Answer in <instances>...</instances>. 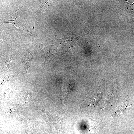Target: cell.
I'll use <instances>...</instances> for the list:
<instances>
[{
  "label": "cell",
  "mask_w": 134,
  "mask_h": 134,
  "mask_svg": "<svg viewBox=\"0 0 134 134\" xmlns=\"http://www.w3.org/2000/svg\"><path fill=\"white\" fill-rule=\"evenodd\" d=\"M131 105L129 103H126L118 106L116 109L113 116H119L125 113L130 108Z\"/></svg>",
  "instance_id": "obj_1"
},
{
  "label": "cell",
  "mask_w": 134,
  "mask_h": 134,
  "mask_svg": "<svg viewBox=\"0 0 134 134\" xmlns=\"http://www.w3.org/2000/svg\"><path fill=\"white\" fill-rule=\"evenodd\" d=\"M27 54L23 55V64L24 69L25 72H26L31 62L32 56Z\"/></svg>",
  "instance_id": "obj_2"
}]
</instances>
